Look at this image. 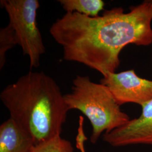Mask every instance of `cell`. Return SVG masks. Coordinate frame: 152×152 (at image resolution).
Returning <instances> with one entry per match:
<instances>
[{
    "mask_svg": "<svg viewBox=\"0 0 152 152\" xmlns=\"http://www.w3.org/2000/svg\"><path fill=\"white\" fill-rule=\"evenodd\" d=\"M64 96L50 76L29 71L4 88L0 99L36 145L60 136L69 111Z\"/></svg>",
    "mask_w": 152,
    "mask_h": 152,
    "instance_id": "cell-2",
    "label": "cell"
},
{
    "mask_svg": "<svg viewBox=\"0 0 152 152\" xmlns=\"http://www.w3.org/2000/svg\"><path fill=\"white\" fill-rule=\"evenodd\" d=\"M66 12H77L89 17H97L103 11L105 3L103 0H59Z\"/></svg>",
    "mask_w": 152,
    "mask_h": 152,
    "instance_id": "cell-8",
    "label": "cell"
},
{
    "mask_svg": "<svg viewBox=\"0 0 152 152\" xmlns=\"http://www.w3.org/2000/svg\"><path fill=\"white\" fill-rule=\"evenodd\" d=\"M152 1H145L127 13L122 7L94 18L66 12L49 31L62 47L64 60L84 64L104 77L115 72L126 46L152 44Z\"/></svg>",
    "mask_w": 152,
    "mask_h": 152,
    "instance_id": "cell-1",
    "label": "cell"
},
{
    "mask_svg": "<svg viewBox=\"0 0 152 152\" xmlns=\"http://www.w3.org/2000/svg\"><path fill=\"white\" fill-rule=\"evenodd\" d=\"M19 45L16 33L9 24L0 29V69L2 70L6 62V53Z\"/></svg>",
    "mask_w": 152,
    "mask_h": 152,
    "instance_id": "cell-9",
    "label": "cell"
},
{
    "mask_svg": "<svg viewBox=\"0 0 152 152\" xmlns=\"http://www.w3.org/2000/svg\"><path fill=\"white\" fill-rule=\"evenodd\" d=\"M78 127L77 130V135L76 137V148L80 150L81 152H86L85 149L84 144L87 140V137L85 135L84 132V118L83 116L79 117Z\"/></svg>",
    "mask_w": 152,
    "mask_h": 152,
    "instance_id": "cell-11",
    "label": "cell"
},
{
    "mask_svg": "<svg viewBox=\"0 0 152 152\" xmlns=\"http://www.w3.org/2000/svg\"><path fill=\"white\" fill-rule=\"evenodd\" d=\"M32 138L10 117L0 126V152H31Z\"/></svg>",
    "mask_w": 152,
    "mask_h": 152,
    "instance_id": "cell-7",
    "label": "cell"
},
{
    "mask_svg": "<svg viewBox=\"0 0 152 152\" xmlns=\"http://www.w3.org/2000/svg\"><path fill=\"white\" fill-rule=\"evenodd\" d=\"M140 115L108 132L103 140L114 147L145 144L152 145V100L141 106Z\"/></svg>",
    "mask_w": 152,
    "mask_h": 152,
    "instance_id": "cell-6",
    "label": "cell"
},
{
    "mask_svg": "<svg viewBox=\"0 0 152 152\" xmlns=\"http://www.w3.org/2000/svg\"><path fill=\"white\" fill-rule=\"evenodd\" d=\"M100 83L108 88L120 106L126 103L142 106L152 100V81L139 77L134 69L108 73Z\"/></svg>",
    "mask_w": 152,
    "mask_h": 152,
    "instance_id": "cell-5",
    "label": "cell"
},
{
    "mask_svg": "<svg viewBox=\"0 0 152 152\" xmlns=\"http://www.w3.org/2000/svg\"><path fill=\"white\" fill-rule=\"evenodd\" d=\"M31 152H73V148L70 141L57 136L36 145Z\"/></svg>",
    "mask_w": 152,
    "mask_h": 152,
    "instance_id": "cell-10",
    "label": "cell"
},
{
    "mask_svg": "<svg viewBox=\"0 0 152 152\" xmlns=\"http://www.w3.org/2000/svg\"><path fill=\"white\" fill-rule=\"evenodd\" d=\"M64 97L69 110H78L90 121L92 127L90 140L93 144L104 131L113 130L130 120L108 88L101 83L91 81L88 76H76L71 92Z\"/></svg>",
    "mask_w": 152,
    "mask_h": 152,
    "instance_id": "cell-3",
    "label": "cell"
},
{
    "mask_svg": "<svg viewBox=\"0 0 152 152\" xmlns=\"http://www.w3.org/2000/svg\"><path fill=\"white\" fill-rule=\"evenodd\" d=\"M1 6L9 18V24L16 33L23 54L27 55L31 69L38 68L40 58L45 53L41 33L37 27V0H1Z\"/></svg>",
    "mask_w": 152,
    "mask_h": 152,
    "instance_id": "cell-4",
    "label": "cell"
}]
</instances>
